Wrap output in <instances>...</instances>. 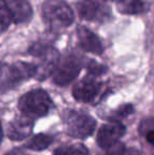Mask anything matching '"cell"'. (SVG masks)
I'll return each instance as SVG.
<instances>
[{
	"label": "cell",
	"instance_id": "cell-10",
	"mask_svg": "<svg viewBox=\"0 0 154 155\" xmlns=\"http://www.w3.org/2000/svg\"><path fill=\"white\" fill-rule=\"evenodd\" d=\"M126 131H127L126 127L117 120L103 124L97 133V145L101 149L107 150L108 148L119 143V139L126 134Z\"/></svg>",
	"mask_w": 154,
	"mask_h": 155
},
{
	"label": "cell",
	"instance_id": "cell-8",
	"mask_svg": "<svg viewBox=\"0 0 154 155\" xmlns=\"http://www.w3.org/2000/svg\"><path fill=\"white\" fill-rule=\"evenodd\" d=\"M77 13L82 19L96 23H106L111 19L112 12L101 0H78Z\"/></svg>",
	"mask_w": 154,
	"mask_h": 155
},
{
	"label": "cell",
	"instance_id": "cell-3",
	"mask_svg": "<svg viewBox=\"0 0 154 155\" xmlns=\"http://www.w3.org/2000/svg\"><path fill=\"white\" fill-rule=\"evenodd\" d=\"M53 106L51 97L43 89L29 91L18 100V109L20 112L32 118L47 116Z\"/></svg>",
	"mask_w": 154,
	"mask_h": 155
},
{
	"label": "cell",
	"instance_id": "cell-18",
	"mask_svg": "<svg viewBox=\"0 0 154 155\" xmlns=\"http://www.w3.org/2000/svg\"><path fill=\"white\" fill-rule=\"evenodd\" d=\"M125 154V146L120 143H117L116 145L108 148L107 152L103 155H123Z\"/></svg>",
	"mask_w": 154,
	"mask_h": 155
},
{
	"label": "cell",
	"instance_id": "cell-5",
	"mask_svg": "<svg viewBox=\"0 0 154 155\" xmlns=\"http://www.w3.org/2000/svg\"><path fill=\"white\" fill-rule=\"evenodd\" d=\"M64 123L69 136L77 139H84L93 134L96 120L88 113L71 110L64 115Z\"/></svg>",
	"mask_w": 154,
	"mask_h": 155
},
{
	"label": "cell",
	"instance_id": "cell-14",
	"mask_svg": "<svg viewBox=\"0 0 154 155\" xmlns=\"http://www.w3.org/2000/svg\"><path fill=\"white\" fill-rule=\"evenodd\" d=\"M53 141H54L53 136H51L49 134L39 133V134L34 135L25 143V147L29 150H33V151H43V150L48 149L53 143Z\"/></svg>",
	"mask_w": 154,
	"mask_h": 155
},
{
	"label": "cell",
	"instance_id": "cell-7",
	"mask_svg": "<svg viewBox=\"0 0 154 155\" xmlns=\"http://www.w3.org/2000/svg\"><path fill=\"white\" fill-rule=\"evenodd\" d=\"M29 53L34 57L40 59V63L37 64L36 74V78L39 80L45 79L53 74L61 57L57 50L47 43H35L29 49Z\"/></svg>",
	"mask_w": 154,
	"mask_h": 155
},
{
	"label": "cell",
	"instance_id": "cell-16",
	"mask_svg": "<svg viewBox=\"0 0 154 155\" xmlns=\"http://www.w3.org/2000/svg\"><path fill=\"white\" fill-rule=\"evenodd\" d=\"M107 67H105L103 64L94 61V60H89L87 63V71H88V75L94 76H100L103 74H105L107 72Z\"/></svg>",
	"mask_w": 154,
	"mask_h": 155
},
{
	"label": "cell",
	"instance_id": "cell-9",
	"mask_svg": "<svg viewBox=\"0 0 154 155\" xmlns=\"http://www.w3.org/2000/svg\"><path fill=\"white\" fill-rule=\"evenodd\" d=\"M103 88V84L96 79L94 76L88 75L84 79L79 80L73 87L72 95L75 100L84 104L94 101L97 95Z\"/></svg>",
	"mask_w": 154,
	"mask_h": 155
},
{
	"label": "cell",
	"instance_id": "cell-19",
	"mask_svg": "<svg viewBox=\"0 0 154 155\" xmlns=\"http://www.w3.org/2000/svg\"><path fill=\"white\" fill-rule=\"evenodd\" d=\"M5 155H27L22 148H14L13 150L8 151Z\"/></svg>",
	"mask_w": 154,
	"mask_h": 155
},
{
	"label": "cell",
	"instance_id": "cell-22",
	"mask_svg": "<svg viewBox=\"0 0 154 155\" xmlns=\"http://www.w3.org/2000/svg\"><path fill=\"white\" fill-rule=\"evenodd\" d=\"M103 1H118V0H103Z\"/></svg>",
	"mask_w": 154,
	"mask_h": 155
},
{
	"label": "cell",
	"instance_id": "cell-20",
	"mask_svg": "<svg viewBox=\"0 0 154 155\" xmlns=\"http://www.w3.org/2000/svg\"><path fill=\"white\" fill-rule=\"evenodd\" d=\"M146 139L149 143L154 145V130H149L146 133Z\"/></svg>",
	"mask_w": 154,
	"mask_h": 155
},
{
	"label": "cell",
	"instance_id": "cell-2",
	"mask_svg": "<svg viewBox=\"0 0 154 155\" xmlns=\"http://www.w3.org/2000/svg\"><path fill=\"white\" fill-rule=\"evenodd\" d=\"M37 64L31 62H0V92L13 90L32 77H36Z\"/></svg>",
	"mask_w": 154,
	"mask_h": 155
},
{
	"label": "cell",
	"instance_id": "cell-4",
	"mask_svg": "<svg viewBox=\"0 0 154 155\" xmlns=\"http://www.w3.org/2000/svg\"><path fill=\"white\" fill-rule=\"evenodd\" d=\"M33 8L28 0H0V25L8 28L31 20Z\"/></svg>",
	"mask_w": 154,
	"mask_h": 155
},
{
	"label": "cell",
	"instance_id": "cell-6",
	"mask_svg": "<svg viewBox=\"0 0 154 155\" xmlns=\"http://www.w3.org/2000/svg\"><path fill=\"white\" fill-rule=\"evenodd\" d=\"M82 67L84 61L80 56L74 53H67L64 56L60 57L52 74L53 82L58 87L68 86L77 77Z\"/></svg>",
	"mask_w": 154,
	"mask_h": 155
},
{
	"label": "cell",
	"instance_id": "cell-15",
	"mask_svg": "<svg viewBox=\"0 0 154 155\" xmlns=\"http://www.w3.org/2000/svg\"><path fill=\"white\" fill-rule=\"evenodd\" d=\"M53 155H90L89 150L82 143H72L58 147Z\"/></svg>",
	"mask_w": 154,
	"mask_h": 155
},
{
	"label": "cell",
	"instance_id": "cell-1",
	"mask_svg": "<svg viewBox=\"0 0 154 155\" xmlns=\"http://www.w3.org/2000/svg\"><path fill=\"white\" fill-rule=\"evenodd\" d=\"M42 19L52 32L57 33L71 27L75 15L71 6L64 0H45L42 4Z\"/></svg>",
	"mask_w": 154,
	"mask_h": 155
},
{
	"label": "cell",
	"instance_id": "cell-11",
	"mask_svg": "<svg viewBox=\"0 0 154 155\" xmlns=\"http://www.w3.org/2000/svg\"><path fill=\"white\" fill-rule=\"evenodd\" d=\"M77 42L79 48L84 52L94 54V55H101L103 53V45L99 37L90 29L79 25L76 30Z\"/></svg>",
	"mask_w": 154,
	"mask_h": 155
},
{
	"label": "cell",
	"instance_id": "cell-17",
	"mask_svg": "<svg viewBox=\"0 0 154 155\" xmlns=\"http://www.w3.org/2000/svg\"><path fill=\"white\" fill-rule=\"evenodd\" d=\"M133 111H134V108L132 104H123V106L119 107L115 112H114L113 120H116L117 118H121V117H125V116H127V115H130Z\"/></svg>",
	"mask_w": 154,
	"mask_h": 155
},
{
	"label": "cell",
	"instance_id": "cell-21",
	"mask_svg": "<svg viewBox=\"0 0 154 155\" xmlns=\"http://www.w3.org/2000/svg\"><path fill=\"white\" fill-rule=\"evenodd\" d=\"M2 141V128L1 126H0V143Z\"/></svg>",
	"mask_w": 154,
	"mask_h": 155
},
{
	"label": "cell",
	"instance_id": "cell-12",
	"mask_svg": "<svg viewBox=\"0 0 154 155\" xmlns=\"http://www.w3.org/2000/svg\"><path fill=\"white\" fill-rule=\"evenodd\" d=\"M34 128V118L28 115H20L13 119L8 127V137L14 141H19L30 136Z\"/></svg>",
	"mask_w": 154,
	"mask_h": 155
},
{
	"label": "cell",
	"instance_id": "cell-13",
	"mask_svg": "<svg viewBox=\"0 0 154 155\" xmlns=\"http://www.w3.org/2000/svg\"><path fill=\"white\" fill-rule=\"evenodd\" d=\"M116 2L117 10L123 15H140L149 10L146 0H118Z\"/></svg>",
	"mask_w": 154,
	"mask_h": 155
}]
</instances>
